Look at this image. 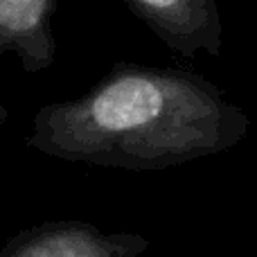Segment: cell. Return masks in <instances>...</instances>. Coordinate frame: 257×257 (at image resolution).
I'll return each mask as SVG.
<instances>
[{"mask_svg": "<svg viewBox=\"0 0 257 257\" xmlns=\"http://www.w3.org/2000/svg\"><path fill=\"white\" fill-rule=\"evenodd\" d=\"M248 128L205 77L117 63L88 93L39 108L25 145L68 163L156 172L221 154Z\"/></svg>", "mask_w": 257, "mask_h": 257, "instance_id": "1", "label": "cell"}, {"mask_svg": "<svg viewBox=\"0 0 257 257\" xmlns=\"http://www.w3.org/2000/svg\"><path fill=\"white\" fill-rule=\"evenodd\" d=\"M54 5L57 0H0V57L16 52L27 72L52 66L57 57Z\"/></svg>", "mask_w": 257, "mask_h": 257, "instance_id": "4", "label": "cell"}, {"mask_svg": "<svg viewBox=\"0 0 257 257\" xmlns=\"http://www.w3.org/2000/svg\"><path fill=\"white\" fill-rule=\"evenodd\" d=\"M133 14L181 57H219L223 27L217 0H124Z\"/></svg>", "mask_w": 257, "mask_h": 257, "instance_id": "3", "label": "cell"}, {"mask_svg": "<svg viewBox=\"0 0 257 257\" xmlns=\"http://www.w3.org/2000/svg\"><path fill=\"white\" fill-rule=\"evenodd\" d=\"M149 239L138 232H102L95 223L61 219L16 232L0 257H140Z\"/></svg>", "mask_w": 257, "mask_h": 257, "instance_id": "2", "label": "cell"}]
</instances>
